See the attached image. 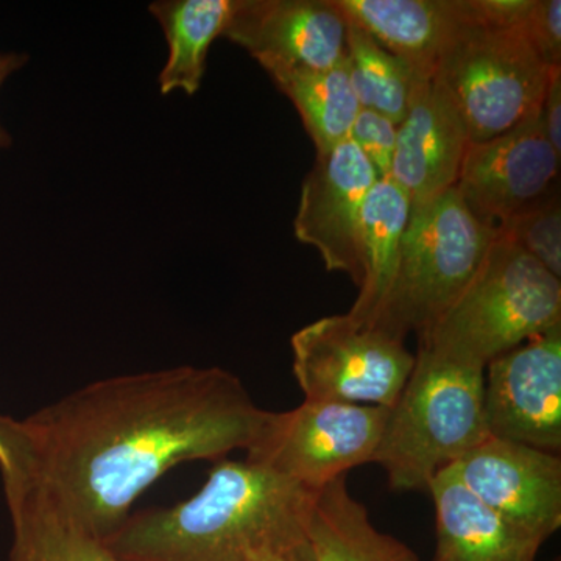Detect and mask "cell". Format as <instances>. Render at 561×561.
I'll list each match as a JSON object with an SVG mask.
<instances>
[{"label": "cell", "instance_id": "obj_1", "mask_svg": "<svg viewBox=\"0 0 561 561\" xmlns=\"http://www.w3.org/2000/svg\"><path fill=\"white\" fill-rule=\"evenodd\" d=\"M267 413L219 367L88 383L24 419L36 463L27 496L106 541L165 472L247 451Z\"/></svg>", "mask_w": 561, "mask_h": 561}, {"label": "cell", "instance_id": "obj_2", "mask_svg": "<svg viewBox=\"0 0 561 561\" xmlns=\"http://www.w3.org/2000/svg\"><path fill=\"white\" fill-rule=\"evenodd\" d=\"M317 491L245 460H221L190 500L130 515L106 540L122 561H262L309 551Z\"/></svg>", "mask_w": 561, "mask_h": 561}, {"label": "cell", "instance_id": "obj_3", "mask_svg": "<svg viewBox=\"0 0 561 561\" xmlns=\"http://www.w3.org/2000/svg\"><path fill=\"white\" fill-rule=\"evenodd\" d=\"M557 324L560 279L526 251L494 238L471 283L419 335V350L485 370L491 360Z\"/></svg>", "mask_w": 561, "mask_h": 561}, {"label": "cell", "instance_id": "obj_4", "mask_svg": "<svg viewBox=\"0 0 561 561\" xmlns=\"http://www.w3.org/2000/svg\"><path fill=\"white\" fill-rule=\"evenodd\" d=\"M483 373L419 350L375 456L391 489L427 490L435 476L489 437Z\"/></svg>", "mask_w": 561, "mask_h": 561}, {"label": "cell", "instance_id": "obj_5", "mask_svg": "<svg viewBox=\"0 0 561 561\" xmlns=\"http://www.w3.org/2000/svg\"><path fill=\"white\" fill-rule=\"evenodd\" d=\"M470 18L442 55L434 81L467 128L482 142L540 114L552 73L538 57L523 25L483 21L472 0Z\"/></svg>", "mask_w": 561, "mask_h": 561}, {"label": "cell", "instance_id": "obj_6", "mask_svg": "<svg viewBox=\"0 0 561 561\" xmlns=\"http://www.w3.org/2000/svg\"><path fill=\"white\" fill-rule=\"evenodd\" d=\"M494 238L456 187L412 206L397 275L375 327L401 341L423 334L474 278Z\"/></svg>", "mask_w": 561, "mask_h": 561}, {"label": "cell", "instance_id": "obj_7", "mask_svg": "<svg viewBox=\"0 0 561 561\" xmlns=\"http://www.w3.org/2000/svg\"><path fill=\"white\" fill-rule=\"evenodd\" d=\"M390 409L305 400L289 412H268L247 449L254 463L311 491L375 461Z\"/></svg>", "mask_w": 561, "mask_h": 561}, {"label": "cell", "instance_id": "obj_8", "mask_svg": "<svg viewBox=\"0 0 561 561\" xmlns=\"http://www.w3.org/2000/svg\"><path fill=\"white\" fill-rule=\"evenodd\" d=\"M305 400L391 409L415 365L404 341L353 317H323L291 335Z\"/></svg>", "mask_w": 561, "mask_h": 561}, {"label": "cell", "instance_id": "obj_9", "mask_svg": "<svg viewBox=\"0 0 561 561\" xmlns=\"http://www.w3.org/2000/svg\"><path fill=\"white\" fill-rule=\"evenodd\" d=\"M561 153L540 119L482 142H470L456 191L472 216L491 231L560 194Z\"/></svg>", "mask_w": 561, "mask_h": 561}, {"label": "cell", "instance_id": "obj_10", "mask_svg": "<svg viewBox=\"0 0 561 561\" xmlns=\"http://www.w3.org/2000/svg\"><path fill=\"white\" fill-rule=\"evenodd\" d=\"M483 413L491 437L561 451V324L486 365Z\"/></svg>", "mask_w": 561, "mask_h": 561}, {"label": "cell", "instance_id": "obj_11", "mask_svg": "<svg viewBox=\"0 0 561 561\" xmlns=\"http://www.w3.org/2000/svg\"><path fill=\"white\" fill-rule=\"evenodd\" d=\"M348 25L334 0H236L225 38L265 72H320L346 60Z\"/></svg>", "mask_w": 561, "mask_h": 561}, {"label": "cell", "instance_id": "obj_12", "mask_svg": "<svg viewBox=\"0 0 561 561\" xmlns=\"http://www.w3.org/2000/svg\"><path fill=\"white\" fill-rule=\"evenodd\" d=\"M457 476L491 511L548 540L561 526V459L522 443L483 438L456 465Z\"/></svg>", "mask_w": 561, "mask_h": 561}, {"label": "cell", "instance_id": "obj_13", "mask_svg": "<svg viewBox=\"0 0 561 561\" xmlns=\"http://www.w3.org/2000/svg\"><path fill=\"white\" fill-rule=\"evenodd\" d=\"M378 180L360 150L346 139L316 164L302 181L295 236L319 251L328 272L346 273L362 283L359 225L362 206Z\"/></svg>", "mask_w": 561, "mask_h": 561}, {"label": "cell", "instance_id": "obj_14", "mask_svg": "<svg viewBox=\"0 0 561 561\" xmlns=\"http://www.w3.org/2000/svg\"><path fill=\"white\" fill-rule=\"evenodd\" d=\"M467 128L445 91L432 80L416 79L408 113L398 125L389 179L411 198L412 206L453 190L459 179Z\"/></svg>", "mask_w": 561, "mask_h": 561}, {"label": "cell", "instance_id": "obj_15", "mask_svg": "<svg viewBox=\"0 0 561 561\" xmlns=\"http://www.w3.org/2000/svg\"><path fill=\"white\" fill-rule=\"evenodd\" d=\"M351 24L432 80L442 55L470 18L468 0H334Z\"/></svg>", "mask_w": 561, "mask_h": 561}, {"label": "cell", "instance_id": "obj_16", "mask_svg": "<svg viewBox=\"0 0 561 561\" xmlns=\"http://www.w3.org/2000/svg\"><path fill=\"white\" fill-rule=\"evenodd\" d=\"M435 505L434 561H537L545 541L491 511L446 468L427 486Z\"/></svg>", "mask_w": 561, "mask_h": 561}, {"label": "cell", "instance_id": "obj_17", "mask_svg": "<svg viewBox=\"0 0 561 561\" xmlns=\"http://www.w3.org/2000/svg\"><path fill=\"white\" fill-rule=\"evenodd\" d=\"M409 195L391 179H378L362 206L359 295L348 316L375 327L397 275L401 243L411 216Z\"/></svg>", "mask_w": 561, "mask_h": 561}, {"label": "cell", "instance_id": "obj_18", "mask_svg": "<svg viewBox=\"0 0 561 561\" xmlns=\"http://www.w3.org/2000/svg\"><path fill=\"white\" fill-rule=\"evenodd\" d=\"M312 561H420L404 542L371 523L346 476L317 491L308 522Z\"/></svg>", "mask_w": 561, "mask_h": 561}, {"label": "cell", "instance_id": "obj_19", "mask_svg": "<svg viewBox=\"0 0 561 561\" xmlns=\"http://www.w3.org/2000/svg\"><path fill=\"white\" fill-rule=\"evenodd\" d=\"M236 0H160L150 13L160 22L169 57L160 73L161 94L201 90L214 39L224 35Z\"/></svg>", "mask_w": 561, "mask_h": 561}, {"label": "cell", "instance_id": "obj_20", "mask_svg": "<svg viewBox=\"0 0 561 561\" xmlns=\"http://www.w3.org/2000/svg\"><path fill=\"white\" fill-rule=\"evenodd\" d=\"M276 88L300 113L302 125L316 144L317 154L328 153L350 139L360 103L351 87L348 62L320 72H268Z\"/></svg>", "mask_w": 561, "mask_h": 561}, {"label": "cell", "instance_id": "obj_21", "mask_svg": "<svg viewBox=\"0 0 561 561\" xmlns=\"http://www.w3.org/2000/svg\"><path fill=\"white\" fill-rule=\"evenodd\" d=\"M13 524L7 561H122L101 538L27 496L9 508Z\"/></svg>", "mask_w": 561, "mask_h": 561}, {"label": "cell", "instance_id": "obj_22", "mask_svg": "<svg viewBox=\"0 0 561 561\" xmlns=\"http://www.w3.org/2000/svg\"><path fill=\"white\" fill-rule=\"evenodd\" d=\"M346 62L351 87L356 92L360 108L376 111L394 125H400L408 113L416 81L412 69L351 22Z\"/></svg>", "mask_w": 561, "mask_h": 561}, {"label": "cell", "instance_id": "obj_23", "mask_svg": "<svg viewBox=\"0 0 561 561\" xmlns=\"http://www.w3.org/2000/svg\"><path fill=\"white\" fill-rule=\"evenodd\" d=\"M494 236L513 243L540 262L556 278L561 276L560 194L505 221Z\"/></svg>", "mask_w": 561, "mask_h": 561}, {"label": "cell", "instance_id": "obj_24", "mask_svg": "<svg viewBox=\"0 0 561 561\" xmlns=\"http://www.w3.org/2000/svg\"><path fill=\"white\" fill-rule=\"evenodd\" d=\"M35 465V449L24 420L0 413V474L7 504H14L31 493Z\"/></svg>", "mask_w": 561, "mask_h": 561}, {"label": "cell", "instance_id": "obj_25", "mask_svg": "<svg viewBox=\"0 0 561 561\" xmlns=\"http://www.w3.org/2000/svg\"><path fill=\"white\" fill-rule=\"evenodd\" d=\"M397 135L398 125L371 110H360L351 128V142L367 158L378 179L390 176Z\"/></svg>", "mask_w": 561, "mask_h": 561}, {"label": "cell", "instance_id": "obj_26", "mask_svg": "<svg viewBox=\"0 0 561 561\" xmlns=\"http://www.w3.org/2000/svg\"><path fill=\"white\" fill-rule=\"evenodd\" d=\"M524 32L531 46L551 69H561V2L531 0Z\"/></svg>", "mask_w": 561, "mask_h": 561}, {"label": "cell", "instance_id": "obj_27", "mask_svg": "<svg viewBox=\"0 0 561 561\" xmlns=\"http://www.w3.org/2000/svg\"><path fill=\"white\" fill-rule=\"evenodd\" d=\"M538 119L546 138L561 153V69L552 73Z\"/></svg>", "mask_w": 561, "mask_h": 561}, {"label": "cell", "instance_id": "obj_28", "mask_svg": "<svg viewBox=\"0 0 561 561\" xmlns=\"http://www.w3.org/2000/svg\"><path fill=\"white\" fill-rule=\"evenodd\" d=\"M28 61L27 55L24 54H0V88L5 83L11 73L20 70L25 62ZM11 138L5 128L0 124V149L10 147Z\"/></svg>", "mask_w": 561, "mask_h": 561}, {"label": "cell", "instance_id": "obj_29", "mask_svg": "<svg viewBox=\"0 0 561 561\" xmlns=\"http://www.w3.org/2000/svg\"><path fill=\"white\" fill-rule=\"evenodd\" d=\"M262 561H312L311 549L306 552L290 553V556L271 557Z\"/></svg>", "mask_w": 561, "mask_h": 561}, {"label": "cell", "instance_id": "obj_30", "mask_svg": "<svg viewBox=\"0 0 561 561\" xmlns=\"http://www.w3.org/2000/svg\"><path fill=\"white\" fill-rule=\"evenodd\" d=\"M557 561H560V560H557Z\"/></svg>", "mask_w": 561, "mask_h": 561}]
</instances>
